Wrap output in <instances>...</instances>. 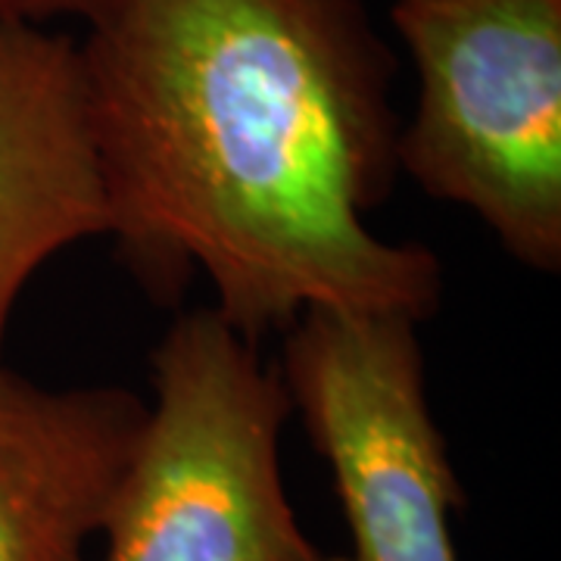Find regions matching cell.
I'll use <instances>...</instances> for the list:
<instances>
[{
  "label": "cell",
  "mask_w": 561,
  "mask_h": 561,
  "mask_svg": "<svg viewBox=\"0 0 561 561\" xmlns=\"http://www.w3.org/2000/svg\"><path fill=\"white\" fill-rule=\"evenodd\" d=\"M84 22L110 234L150 287L203 272L253 343L312 309H437L434 253L365 225L400 128L359 0H98Z\"/></svg>",
  "instance_id": "1"
},
{
  "label": "cell",
  "mask_w": 561,
  "mask_h": 561,
  "mask_svg": "<svg viewBox=\"0 0 561 561\" xmlns=\"http://www.w3.org/2000/svg\"><path fill=\"white\" fill-rule=\"evenodd\" d=\"M153 387L103 561H328L287 500L280 431L294 402L253 341L216 306L194 309L157 346Z\"/></svg>",
  "instance_id": "2"
},
{
  "label": "cell",
  "mask_w": 561,
  "mask_h": 561,
  "mask_svg": "<svg viewBox=\"0 0 561 561\" xmlns=\"http://www.w3.org/2000/svg\"><path fill=\"white\" fill-rule=\"evenodd\" d=\"M415 113L397 169L505 253L561 268V0H397Z\"/></svg>",
  "instance_id": "3"
},
{
  "label": "cell",
  "mask_w": 561,
  "mask_h": 561,
  "mask_svg": "<svg viewBox=\"0 0 561 561\" xmlns=\"http://www.w3.org/2000/svg\"><path fill=\"white\" fill-rule=\"evenodd\" d=\"M280 378L331 468L350 561H459L449 515L461 490L427 402L415 321L312 309L287 328Z\"/></svg>",
  "instance_id": "4"
},
{
  "label": "cell",
  "mask_w": 561,
  "mask_h": 561,
  "mask_svg": "<svg viewBox=\"0 0 561 561\" xmlns=\"http://www.w3.org/2000/svg\"><path fill=\"white\" fill-rule=\"evenodd\" d=\"M110 231L79 44L35 22L0 20V343L41 265Z\"/></svg>",
  "instance_id": "5"
},
{
  "label": "cell",
  "mask_w": 561,
  "mask_h": 561,
  "mask_svg": "<svg viewBox=\"0 0 561 561\" xmlns=\"http://www.w3.org/2000/svg\"><path fill=\"white\" fill-rule=\"evenodd\" d=\"M144 415L122 387L54 390L0 359V561H91Z\"/></svg>",
  "instance_id": "6"
},
{
  "label": "cell",
  "mask_w": 561,
  "mask_h": 561,
  "mask_svg": "<svg viewBox=\"0 0 561 561\" xmlns=\"http://www.w3.org/2000/svg\"><path fill=\"white\" fill-rule=\"evenodd\" d=\"M98 0H0V20H20L44 25L60 16H76L88 20Z\"/></svg>",
  "instance_id": "7"
},
{
  "label": "cell",
  "mask_w": 561,
  "mask_h": 561,
  "mask_svg": "<svg viewBox=\"0 0 561 561\" xmlns=\"http://www.w3.org/2000/svg\"><path fill=\"white\" fill-rule=\"evenodd\" d=\"M328 561H343V559H331V556H328Z\"/></svg>",
  "instance_id": "8"
}]
</instances>
